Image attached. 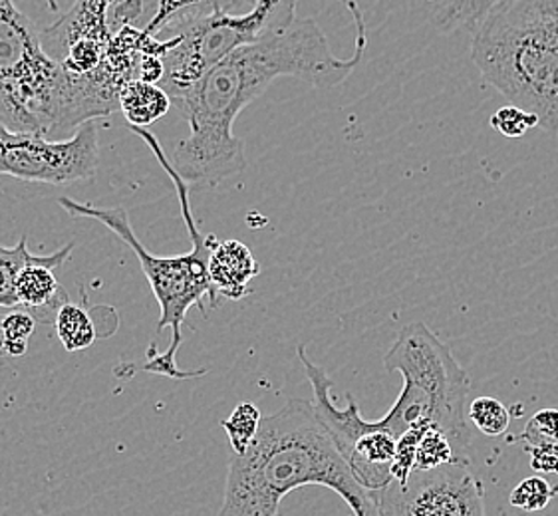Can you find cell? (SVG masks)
<instances>
[{"instance_id":"ac0fdd59","label":"cell","mask_w":558,"mask_h":516,"mask_svg":"<svg viewBox=\"0 0 558 516\" xmlns=\"http://www.w3.org/2000/svg\"><path fill=\"white\" fill-rule=\"evenodd\" d=\"M260 421H263V416H260L257 405L248 404V402L236 405L233 414L221 421L235 455H243L253 445V441L257 439L258 429H260Z\"/></svg>"},{"instance_id":"30bf717a","label":"cell","mask_w":558,"mask_h":516,"mask_svg":"<svg viewBox=\"0 0 558 516\" xmlns=\"http://www.w3.org/2000/svg\"><path fill=\"white\" fill-rule=\"evenodd\" d=\"M372 493L378 516H485V491L470 465L413 471L408 483Z\"/></svg>"},{"instance_id":"ffe728a7","label":"cell","mask_w":558,"mask_h":516,"mask_svg":"<svg viewBox=\"0 0 558 516\" xmlns=\"http://www.w3.org/2000/svg\"><path fill=\"white\" fill-rule=\"evenodd\" d=\"M558 489H553L543 477H526L511 491V505L526 511V513H538L545 511L550 501L557 496Z\"/></svg>"},{"instance_id":"ba28073f","label":"cell","mask_w":558,"mask_h":516,"mask_svg":"<svg viewBox=\"0 0 558 516\" xmlns=\"http://www.w3.org/2000/svg\"><path fill=\"white\" fill-rule=\"evenodd\" d=\"M299 0H258L243 14H213L175 34V45L163 57L159 86L171 101L190 91L221 60L243 46L255 45L270 34L289 28Z\"/></svg>"},{"instance_id":"603a6c76","label":"cell","mask_w":558,"mask_h":516,"mask_svg":"<svg viewBox=\"0 0 558 516\" xmlns=\"http://www.w3.org/2000/svg\"><path fill=\"white\" fill-rule=\"evenodd\" d=\"M521 441L531 447L538 445H555L558 443V409H541L529 419Z\"/></svg>"},{"instance_id":"6da1fadb","label":"cell","mask_w":558,"mask_h":516,"mask_svg":"<svg viewBox=\"0 0 558 516\" xmlns=\"http://www.w3.org/2000/svg\"><path fill=\"white\" fill-rule=\"evenodd\" d=\"M344 2L356 24V50L347 60L330 50L314 19H296L289 28L239 48L173 100L190 124V135L169 159L181 180L195 187H215L245 171V144L233 125L275 79L296 78L330 90L352 76L366 52L368 30L356 0Z\"/></svg>"},{"instance_id":"4fadbf2b","label":"cell","mask_w":558,"mask_h":516,"mask_svg":"<svg viewBox=\"0 0 558 516\" xmlns=\"http://www.w3.org/2000/svg\"><path fill=\"white\" fill-rule=\"evenodd\" d=\"M173 101L159 84L134 79L120 91V112L132 127L156 124L171 110Z\"/></svg>"},{"instance_id":"7402d4cb","label":"cell","mask_w":558,"mask_h":516,"mask_svg":"<svg viewBox=\"0 0 558 516\" xmlns=\"http://www.w3.org/2000/svg\"><path fill=\"white\" fill-rule=\"evenodd\" d=\"M492 127L495 132L505 135V137H523L531 130L538 127V118L535 113L526 112L523 108L517 106H505L493 113Z\"/></svg>"},{"instance_id":"cb8c5ba5","label":"cell","mask_w":558,"mask_h":516,"mask_svg":"<svg viewBox=\"0 0 558 516\" xmlns=\"http://www.w3.org/2000/svg\"><path fill=\"white\" fill-rule=\"evenodd\" d=\"M531 467L536 472L558 475V443L531 447Z\"/></svg>"},{"instance_id":"277c9868","label":"cell","mask_w":558,"mask_h":516,"mask_svg":"<svg viewBox=\"0 0 558 516\" xmlns=\"http://www.w3.org/2000/svg\"><path fill=\"white\" fill-rule=\"evenodd\" d=\"M57 11V0H48ZM120 110L94 76H76L46 52L43 30L14 0H0V124L14 132L66 134Z\"/></svg>"},{"instance_id":"5bb4252c","label":"cell","mask_w":558,"mask_h":516,"mask_svg":"<svg viewBox=\"0 0 558 516\" xmlns=\"http://www.w3.org/2000/svg\"><path fill=\"white\" fill-rule=\"evenodd\" d=\"M54 330H57L58 340L68 352H82L89 348L98 337V330L88 310L82 304L70 303V300L58 308Z\"/></svg>"},{"instance_id":"8992f818","label":"cell","mask_w":558,"mask_h":516,"mask_svg":"<svg viewBox=\"0 0 558 516\" xmlns=\"http://www.w3.org/2000/svg\"><path fill=\"white\" fill-rule=\"evenodd\" d=\"M130 130L146 142L147 147L151 149V153L159 161V165L163 168L173 183L175 193H178L181 217L187 226L193 247L187 253L175 255V257H157L142 245V241L135 235L134 226L130 223V214L123 207L104 209V207H96L89 202L74 201L70 197L58 199V205L76 219L82 217V219L100 221L101 225L108 226L113 235L120 236L123 243L134 250L135 257L140 260L142 270L146 274L147 282L156 294L159 310H161V318L157 322V336H161L166 332V328H171V346L166 352L149 358L144 370L166 376V378H173V380H187L191 376H199V373H187L178 368L175 356L181 346V328H183L187 312L193 306H197L203 315L207 316L203 298L213 296L209 258H211L213 247L217 243V236L203 235L199 231V226L191 213L190 185L181 180V175L171 165L168 153L159 144L156 135L147 132L146 127L130 125Z\"/></svg>"},{"instance_id":"7c38bea8","label":"cell","mask_w":558,"mask_h":516,"mask_svg":"<svg viewBox=\"0 0 558 516\" xmlns=\"http://www.w3.org/2000/svg\"><path fill=\"white\" fill-rule=\"evenodd\" d=\"M260 272L257 258L241 241L215 243L209 258V277H211V308L217 306V298L239 300L248 294V284Z\"/></svg>"},{"instance_id":"e0dca14e","label":"cell","mask_w":558,"mask_h":516,"mask_svg":"<svg viewBox=\"0 0 558 516\" xmlns=\"http://www.w3.org/2000/svg\"><path fill=\"white\" fill-rule=\"evenodd\" d=\"M43 257L28 250V238L21 236L16 247H0V308L21 306L16 296V282L24 267L36 262Z\"/></svg>"},{"instance_id":"52a82bcc","label":"cell","mask_w":558,"mask_h":516,"mask_svg":"<svg viewBox=\"0 0 558 516\" xmlns=\"http://www.w3.org/2000/svg\"><path fill=\"white\" fill-rule=\"evenodd\" d=\"M258 0H76L72 9L43 28L46 52L62 62L68 48L82 40L108 46L125 28L173 36L213 14H243Z\"/></svg>"},{"instance_id":"9c48e42d","label":"cell","mask_w":558,"mask_h":516,"mask_svg":"<svg viewBox=\"0 0 558 516\" xmlns=\"http://www.w3.org/2000/svg\"><path fill=\"white\" fill-rule=\"evenodd\" d=\"M98 165L100 137L96 122L80 125L70 139L60 142L0 124V175L26 183L70 185L94 180Z\"/></svg>"},{"instance_id":"8fae6325","label":"cell","mask_w":558,"mask_h":516,"mask_svg":"<svg viewBox=\"0 0 558 516\" xmlns=\"http://www.w3.org/2000/svg\"><path fill=\"white\" fill-rule=\"evenodd\" d=\"M74 250V243H68L54 255L43 257L36 262L24 267L19 282H16V296L19 304L28 308L38 322H52L57 318L58 308L68 303V294L54 277V269L64 265Z\"/></svg>"},{"instance_id":"3957f363","label":"cell","mask_w":558,"mask_h":516,"mask_svg":"<svg viewBox=\"0 0 558 516\" xmlns=\"http://www.w3.org/2000/svg\"><path fill=\"white\" fill-rule=\"evenodd\" d=\"M306 484L332 489L356 516H378L374 493L357 483L314 404L291 400L263 417L253 445L229 463L219 516H279L280 501Z\"/></svg>"},{"instance_id":"2e32d148","label":"cell","mask_w":558,"mask_h":516,"mask_svg":"<svg viewBox=\"0 0 558 516\" xmlns=\"http://www.w3.org/2000/svg\"><path fill=\"white\" fill-rule=\"evenodd\" d=\"M36 324V316L24 306L0 308V356L23 358Z\"/></svg>"},{"instance_id":"d6986e66","label":"cell","mask_w":558,"mask_h":516,"mask_svg":"<svg viewBox=\"0 0 558 516\" xmlns=\"http://www.w3.org/2000/svg\"><path fill=\"white\" fill-rule=\"evenodd\" d=\"M470 421L487 438H501L511 426V414L495 397H477L470 405Z\"/></svg>"},{"instance_id":"7a4b0ae2","label":"cell","mask_w":558,"mask_h":516,"mask_svg":"<svg viewBox=\"0 0 558 516\" xmlns=\"http://www.w3.org/2000/svg\"><path fill=\"white\" fill-rule=\"evenodd\" d=\"M299 358L313 385V404L318 419L342 455L369 431H388L400 439L412 427L427 423L441 427L456 447L470 455L471 435L465 419L470 376L453 358L446 342H441L424 322L403 325L384 356V368L400 371L403 385L390 414L378 421L362 419L356 400L350 392L347 393V409H338L330 395L335 382L323 368L314 366L304 346L299 348Z\"/></svg>"},{"instance_id":"44dd1931","label":"cell","mask_w":558,"mask_h":516,"mask_svg":"<svg viewBox=\"0 0 558 516\" xmlns=\"http://www.w3.org/2000/svg\"><path fill=\"white\" fill-rule=\"evenodd\" d=\"M432 426V423H427ZM427 426L412 427L410 431H405L402 438L398 439V447H396V457L391 463V481L405 484L410 481L412 472L415 471V459H417V447H420V439Z\"/></svg>"},{"instance_id":"9a60e30c","label":"cell","mask_w":558,"mask_h":516,"mask_svg":"<svg viewBox=\"0 0 558 516\" xmlns=\"http://www.w3.org/2000/svg\"><path fill=\"white\" fill-rule=\"evenodd\" d=\"M444 465H470V457L456 447L439 426H427L420 439L415 471H429Z\"/></svg>"},{"instance_id":"5b68a950","label":"cell","mask_w":558,"mask_h":516,"mask_svg":"<svg viewBox=\"0 0 558 516\" xmlns=\"http://www.w3.org/2000/svg\"><path fill=\"white\" fill-rule=\"evenodd\" d=\"M471 60L511 106L558 134V0H497L471 34Z\"/></svg>"}]
</instances>
